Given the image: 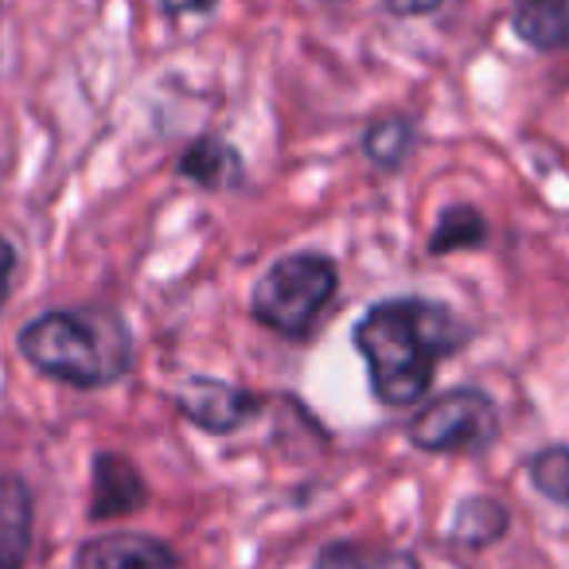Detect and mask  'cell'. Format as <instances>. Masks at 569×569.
Here are the masks:
<instances>
[{
    "instance_id": "obj_1",
    "label": "cell",
    "mask_w": 569,
    "mask_h": 569,
    "mask_svg": "<svg viewBox=\"0 0 569 569\" xmlns=\"http://www.w3.org/2000/svg\"><path fill=\"white\" fill-rule=\"evenodd\" d=\"M468 336L472 328L460 312L426 297L379 301L351 328V343L367 363L371 395L390 410L426 402L437 363L465 348Z\"/></svg>"
},
{
    "instance_id": "obj_2",
    "label": "cell",
    "mask_w": 569,
    "mask_h": 569,
    "mask_svg": "<svg viewBox=\"0 0 569 569\" xmlns=\"http://www.w3.org/2000/svg\"><path fill=\"white\" fill-rule=\"evenodd\" d=\"M20 356L48 379L102 390L133 371V336L113 309H48L20 328Z\"/></svg>"
},
{
    "instance_id": "obj_3",
    "label": "cell",
    "mask_w": 569,
    "mask_h": 569,
    "mask_svg": "<svg viewBox=\"0 0 569 569\" xmlns=\"http://www.w3.org/2000/svg\"><path fill=\"white\" fill-rule=\"evenodd\" d=\"M340 293V266L332 253L297 250L277 258L250 289V312L261 328L284 340H312L328 305Z\"/></svg>"
},
{
    "instance_id": "obj_4",
    "label": "cell",
    "mask_w": 569,
    "mask_h": 569,
    "mask_svg": "<svg viewBox=\"0 0 569 569\" xmlns=\"http://www.w3.org/2000/svg\"><path fill=\"white\" fill-rule=\"evenodd\" d=\"M499 429L503 421L488 390L452 387L413 413L406 437L429 457H480L499 441Z\"/></svg>"
},
{
    "instance_id": "obj_5",
    "label": "cell",
    "mask_w": 569,
    "mask_h": 569,
    "mask_svg": "<svg viewBox=\"0 0 569 569\" xmlns=\"http://www.w3.org/2000/svg\"><path fill=\"white\" fill-rule=\"evenodd\" d=\"M176 410L191 421L196 429L211 437L238 433L242 426H250L261 410H266V398L253 395L246 387H234L227 379H211V375H191L176 387L172 395Z\"/></svg>"
},
{
    "instance_id": "obj_6",
    "label": "cell",
    "mask_w": 569,
    "mask_h": 569,
    "mask_svg": "<svg viewBox=\"0 0 569 569\" xmlns=\"http://www.w3.org/2000/svg\"><path fill=\"white\" fill-rule=\"evenodd\" d=\"M74 569H180V553L157 535L113 530L87 538L74 550Z\"/></svg>"
},
{
    "instance_id": "obj_7",
    "label": "cell",
    "mask_w": 569,
    "mask_h": 569,
    "mask_svg": "<svg viewBox=\"0 0 569 569\" xmlns=\"http://www.w3.org/2000/svg\"><path fill=\"white\" fill-rule=\"evenodd\" d=\"M149 503V483H144L141 468L121 452H94L90 465V519L110 522L126 519V515L141 511Z\"/></svg>"
},
{
    "instance_id": "obj_8",
    "label": "cell",
    "mask_w": 569,
    "mask_h": 569,
    "mask_svg": "<svg viewBox=\"0 0 569 569\" xmlns=\"http://www.w3.org/2000/svg\"><path fill=\"white\" fill-rule=\"evenodd\" d=\"M511 530V511L496 496H465L452 507V519L445 527V542L457 550H488L503 542Z\"/></svg>"
},
{
    "instance_id": "obj_9",
    "label": "cell",
    "mask_w": 569,
    "mask_h": 569,
    "mask_svg": "<svg viewBox=\"0 0 569 569\" xmlns=\"http://www.w3.org/2000/svg\"><path fill=\"white\" fill-rule=\"evenodd\" d=\"M36 503L20 476H0V569H24L32 553Z\"/></svg>"
},
{
    "instance_id": "obj_10",
    "label": "cell",
    "mask_w": 569,
    "mask_h": 569,
    "mask_svg": "<svg viewBox=\"0 0 569 569\" xmlns=\"http://www.w3.org/2000/svg\"><path fill=\"white\" fill-rule=\"evenodd\" d=\"M176 172L207 191H222V188H238V183H242L246 164H242V152L230 141H222V137H199V141H191L188 149H183Z\"/></svg>"
},
{
    "instance_id": "obj_11",
    "label": "cell",
    "mask_w": 569,
    "mask_h": 569,
    "mask_svg": "<svg viewBox=\"0 0 569 569\" xmlns=\"http://www.w3.org/2000/svg\"><path fill=\"white\" fill-rule=\"evenodd\" d=\"M511 28L530 51H553L569 48V0H515L511 4Z\"/></svg>"
},
{
    "instance_id": "obj_12",
    "label": "cell",
    "mask_w": 569,
    "mask_h": 569,
    "mask_svg": "<svg viewBox=\"0 0 569 569\" xmlns=\"http://www.w3.org/2000/svg\"><path fill=\"white\" fill-rule=\"evenodd\" d=\"M483 242H488V219H483L480 207L452 203L449 211L437 219L433 234H429V253H433V258H445V253L480 250Z\"/></svg>"
},
{
    "instance_id": "obj_13",
    "label": "cell",
    "mask_w": 569,
    "mask_h": 569,
    "mask_svg": "<svg viewBox=\"0 0 569 569\" xmlns=\"http://www.w3.org/2000/svg\"><path fill=\"white\" fill-rule=\"evenodd\" d=\"M413 141H418L413 121L402 118V113H390V118H379L375 126H367L363 157L371 160L375 168H382V172H398V168L410 160Z\"/></svg>"
},
{
    "instance_id": "obj_14",
    "label": "cell",
    "mask_w": 569,
    "mask_h": 569,
    "mask_svg": "<svg viewBox=\"0 0 569 569\" xmlns=\"http://www.w3.org/2000/svg\"><path fill=\"white\" fill-rule=\"evenodd\" d=\"M527 480L542 499L569 511V445H542L527 457Z\"/></svg>"
},
{
    "instance_id": "obj_15",
    "label": "cell",
    "mask_w": 569,
    "mask_h": 569,
    "mask_svg": "<svg viewBox=\"0 0 569 569\" xmlns=\"http://www.w3.org/2000/svg\"><path fill=\"white\" fill-rule=\"evenodd\" d=\"M309 569H371V561L356 542H332L317 553V561Z\"/></svg>"
},
{
    "instance_id": "obj_16",
    "label": "cell",
    "mask_w": 569,
    "mask_h": 569,
    "mask_svg": "<svg viewBox=\"0 0 569 569\" xmlns=\"http://www.w3.org/2000/svg\"><path fill=\"white\" fill-rule=\"evenodd\" d=\"M382 9H387L390 17L413 20V17H433V12H441L445 0H382Z\"/></svg>"
},
{
    "instance_id": "obj_17",
    "label": "cell",
    "mask_w": 569,
    "mask_h": 569,
    "mask_svg": "<svg viewBox=\"0 0 569 569\" xmlns=\"http://www.w3.org/2000/svg\"><path fill=\"white\" fill-rule=\"evenodd\" d=\"M168 20H183V17H207V12L219 9V0H160Z\"/></svg>"
},
{
    "instance_id": "obj_18",
    "label": "cell",
    "mask_w": 569,
    "mask_h": 569,
    "mask_svg": "<svg viewBox=\"0 0 569 569\" xmlns=\"http://www.w3.org/2000/svg\"><path fill=\"white\" fill-rule=\"evenodd\" d=\"M12 273H17V246L0 234V309L12 293Z\"/></svg>"
}]
</instances>
